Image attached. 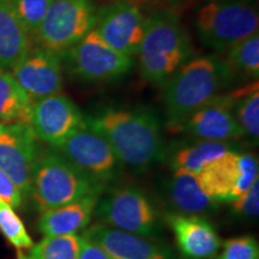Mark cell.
I'll use <instances>...</instances> for the list:
<instances>
[{
	"mask_svg": "<svg viewBox=\"0 0 259 259\" xmlns=\"http://www.w3.org/2000/svg\"><path fill=\"white\" fill-rule=\"evenodd\" d=\"M79 245L80 236L77 234L45 236L29 248L25 259H77Z\"/></svg>",
	"mask_w": 259,
	"mask_h": 259,
	"instance_id": "25",
	"label": "cell"
},
{
	"mask_svg": "<svg viewBox=\"0 0 259 259\" xmlns=\"http://www.w3.org/2000/svg\"><path fill=\"white\" fill-rule=\"evenodd\" d=\"M96 14L92 0H52L34 35L40 47L64 53L93 30Z\"/></svg>",
	"mask_w": 259,
	"mask_h": 259,
	"instance_id": "7",
	"label": "cell"
},
{
	"mask_svg": "<svg viewBox=\"0 0 259 259\" xmlns=\"http://www.w3.org/2000/svg\"><path fill=\"white\" fill-rule=\"evenodd\" d=\"M161 197L170 211L180 215L206 216L215 212L219 204L200 189L196 176L187 171H173L162 183Z\"/></svg>",
	"mask_w": 259,
	"mask_h": 259,
	"instance_id": "18",
	"label": "cell"
},
{
	"mask_svg": "<svg viewBox=\"0 0 259 259\" xmlns=\"http://www.w3.org/2000/svg\"><path fill=\"white\" fill-rule=\"evenodd\" d=\"M101 194H90L58 208L41 212L37 228L45 236L74 235L90 225Z\"/></svg>",
	"mask_w": 259,
	"mask_h": 259,
	"instance_id": "19",
	"label": "cell"
},
{
	"mask_svg": "<svg viewBox=\"0 0 259 259\" xmlns=\"http://www.w3.org/2000/svg\"><path fill=\"white\" fill-rule=\"evenodd\" d=\"M233 113L244 137L254 145L259 141V88L258 80L232 93Z\"/></svg>",
	"mask_w": 259,
	"mask_h": 259,
	"instance_id": "23",
	"label": "cell"
},
{
	"mask_svg": "<svg viewBox=\"0 0 259 259\" xmlns=\"http://www.w3.org/2000/svg\"><path fill=\"white\" fill-rule=\"evenodd\" d=\"M87 127L108 142L121 166L143 173L166 158L162 125L148 107H106L84 118Z\"/></svg>",
	"mask_w": 259,
	"mask_h": 259,
	"instance_id": "1",
	"label": "cell"
},
{
	"mask_svg": "<svg viewBox=\"0 0 259 259\" xmlns=\"http://www.w3.org/2000/svg\"><path fill=\"white\" fill-rule=\"evenodd\" d=\"M80 236L99 244L113 259H176L169 246L156 238L124 232L100 222L89 225Z\"/></svg>",
	"mask_w": 259,
	"mask_h": 259,
	"instance_id": "14",
	"label": "cell"
},
{
	"mask_svg": "<svg viewBox=\"0 0 259 259\" xmlns=\"http://www.w3.org/2000/svg\"><path fill=\"white\" fill-rule=\"evenodd\" d=\"M56 150L84 176L106 189L118 178L122 167L108 142L85 125Z\"/></svg>",
	"mask_w": 259,
	"mask_h": 259,
	"instance_id": "9",
	"label": "cell"
},
{
	"mask_svg": "<svg viewBox=\"0 0 259 259\" xmlns=\"http://www.w3.org/2000/svg\"><path fill=\"white\" fill-rule=\"evenodd\" d=\"M94 215L100 223L135 234L156 238L161 231L154 203L143 190L134 185L116 186L103 192Z\"/></svg>",
	"mask_w": 259,
	"mask_h": 259,
	"instance_id": "6",
	"label": "cell"
},
{
	"mask_svg": "<svg viewBox=\"0 0 259 259\" xmlns=\"http://www.w3.org/2000/svg\"><path fill=\"white\" fill-rule=\"evenodd\" d=\"M0 233L15 248L29 250L34 241L12 206L0 200Z\"/></svg>",
	"mask_w": 259,
	"mask_h": 259,
	"instance_id": "26",
	"label": "cell"
},
{
	"mask_svg": "<svg viewBox=\"0 0 259 259\" xmlns=\"http://www.w3.org/2000/svg\"><path fill=\"white\" fill-rule=\"evenodd\" d=\"M232 211L238 218L254 220L259 215V179L231 203Z\"/></svg>",
	"mask_w": 259,
	"mask_h": 259,
	"instance_id": "29",
	"label": "cell"
},
{
	"mask_svg": "<svg viewBox=\"0 0 259 259\" xmlns=\"http://www.w3.org/2000/svg\"><path fill=\"white\" fill-rule=\"evenodd\" d=\"M11 73L32 101L60 93L63 87L59 54L42 47L30 48Z\"/></svg>",
	"mask_w": 259,
	"mask_h": 259,
	"instance_id": "16",
	"label": "cell"
},
{
	"mask_svg": "<svg viewBox=\"0 0 259 259\" xmlns=\"http://www.w3.org/2000/svg\"><path fill=\"white\" fill-rule=\"evenodd\" d=\"M30 50L29 35L6 0H0V70L11 71Z\"/></svg>",
	"mask_w": 259,
	"mask_h": 259,
	"instance_id": "20",
	"label": "cell"
},
{
	"mask_svg": "<svg viewBox=\"0 0 259 259\" xmlns=\"http://www.w3.org/2000/svg\"><path fill=\"white\" fill-rule=\"evenodd\" d=\"M163 221L173 233L183 259H213L221 250L222 239L205 216L166 212Z\"/></svg>",
	"mask_w": 259,
	"mask_h": 259,
	"instance_id": "17",
	"label": "cell"
},
{
	"mask_svg": "<svg viewBox=\"0 0 259 259\" xmlns=\"http://www.w3.org/2000/svg\"><path fill=\"white\" fill-rule=\"evenodd\" d=\"M194 176L210 199L218 204L232 203L259 179L258 160L253 155L232 149Z\"/></svg>",
	"mask_w": 259,
	"mask_h": 259,
	"instance_id": "8",
	"label": "cell"
},
{
	"mask_svg": "<svg viewBox=\"0 0 259 259\" xmlns=\"http://www.w3.org/2000/svg\"><path fill=\"white\" fill-rule=\"evenodd\" d=\"M64 57L71 73L88 82L119 79L134 66L132 58L109 47L94 29L64 52Z\"/></svg>",
	"mask_w": 259,
	"mask_h": 259,
	"instance_id": "10",
	"label": "cell"
},
{
	"mask_svg": "<svg viewBox=\"0 0 259 259\" xmlns=\"http://www.w3.org/2000/svg\"><path fill=\"white\" fill-rule=\"evenodd\" d=\"M229 65L233 73L245 78L257 80L259 77V34L250 35L227 51Z\"/></svg>",
	"mask_w": 259,
	"mask_h": 259,
	"instance_id": "24",
	"label": "cell"
},
{
	"mask_svg": "<svg viewBox=\"0 0 259 259\" xmlns=\"http://www.w3.org/2000/svg\"><path fill=\"white\" fill-rule=\"evenodd\" d=\"M77 259H113L103 248L96 242L80 236L79 252Z\"/></svg>",
	"mask_w": 259,
	"mask_h": 259,
	"instance_id": "31",
	"label": "cell"
},
{
	"mask_svg": "<svg viewBox=\"0 0 259 259\" xmlns=\"http://www.w3.org/2000/svg\"><path fill=\"white\" fill-rule=\"evenodd\" d=\"M34 101L10 71L0 70V124H30Z\"/></svg>",
	"mask_w": 259,
	"mask_h": 259,
	"instance_id": "22",
	"label": "cell"
},
{
	"mask_svg": "<svg viewBox=\"0 0 259 259\" xmlns=\"http://www.w3.org/2000/svg\"><path fill=\"white\" fill-rule=\"evenodd\" d=\"M0 200L12 208H18L23 202V196L8 174L0 169Z\"/></svg>",
	"mask_w": 259,
	"mask_h": 259,
	"instance_id": "30",
	"label": "cell"
},
{
	"mask_svg": "<svg viewBox=\"0 0 259 259\" xmlns=\"http://www.w3.org/2000/svg\"><path fill=\"white\" fill-rule=\"evenodd\" d=\"M229 150H232L229 143L194 139L191 143L176 145L169 154H166V157H169V167L173 171L196 174Z\"/></svg>",
	"mask_w": 259,
	"mask_h": 259,
	"instance_id": "21",
	"label": "cell"
},
{
	"mask_svg": "<svg viewBox=\"0 0 259 259\" xmlns=\"http://www.w3.org/2000/svg\"><path fill=\"white\" fill-rule=\"evenodd\" d=\"M36 136L27 124H0V169L11 178L23 198L30 196L38 155Z\"/></svg>",
	"mask_w": 259,
	"mask_h": 259,
	"instance_id": "12",
	"label": "cell"
},
{
	"mask_svg": "<svg viewBox=\"0 0 259 259\" xmlns=\"http://www.w3.org/2000/svg\"><path fill=\"white\" fill-rule=\"evenodd\" d=\"M17 259H25V254L23 252L17 250Z\"/></svg>",
	"mask_w": 259,
	"mask_h": 259,
	"instance_id": "32",
	"label": "cell"
},
{
	"mask_svg": "<svg viewBox=\"0 0 259 259\" xmlns=\"http://www.w3.org/2000/svg\"><path fill=\"white\" fill-rule=\"evenodd\" d=\"M29 125L37 139L57 149L85 124L76 103L58 93L34 101Z\"/></svg>",
	"mask_w": 259,
	"mask_h": 259,
	"instance_id": "13",
	"label": "cell"
},
{
	"mask_svg": "<svg viewBox=\"0 0 259 259\" xmlns=\"http://www.w3.org/2000/svg\"><path fill=\"white\" fill-rule=\"evenodd\" d=\"M213 259H259V245L252 235H241L222 241L221 250Z\"/></svg>",
	"mask_w": 259,
	"mask_h": 259,
	"instance_id": "28",
	"label": "cell"
},
{
	"mask_svg": "<svg viewBox=\"0 0 259 259\" xmlns=\"http://www.w3.org/2000/svg\"><path fill=\"white\" fill-rule=\"evenodd\" d=\"M194 27L204 46L225 53L258 32L257 5L252 0H211L197 12Z\"/></svg>",
	"mask_w": 259,
	"mask_h": 259,
	"instance_id": "5",
	"label": "cell"
},
{
	"mask_svg": "<svg viewBox=\"0 0 259 259\" xmlns=\"http://www.w3.org/2000/svg\"><path fill=\"white\" fill-rule=\"evenodd\" d=\"M234 73L227 61L216 57L189 59L164 84L163 103L167 128L179 132L197 109L222 94Z\"/></svg>",
	"mask_w": 259,
	"mask_h": 259,
	"instance_id": "2",
	"label": "cell"
},
{
	"mask_svg": "<svg viewBox=\"0 0 259 259\" xmlns=\"http://www.w3.org/2000/svg\"><path fill=\"white\" fill-rule=\"evenodd\" d=\"M179 132H185L194 139L222 143L245 138L233 113L232 93L220 94L197 109L184 122Z\"/></svg>",
	"mask_w": 259,
	"mask_h": 259,
	"instance_id": "15",
	"label": "cell"
},
{
	"mask_svg": "<svg viewBox=\"0 0 259 259\" xmlns=\"http://www.w3.org/2000/svg\"><path fill=\"white\" fill-rule=\"evenodd\" d=\"M147 19L138 6L118 2L97 11L94 30L118 53L134 58L143 41Z\"/></svg>",
	"mask_w": 259,
	"mask_h": 259,
	"instance_id": "11",
	"label": "cell"
},
{
	"mask_svg": "<svg viewBox=\"0 0 259 259\" xmlns=\"http://www.w3.org/2000/svg\"><path fill=\"white\" fill-rule=\"evenodd\" d=\"M28 35H34L44 21L52 0H6Z\"/></svg>",
	"mask_w": 259,
	"mask_h": 259,
	"instance_id": "27",
	"label": "cell"
},
{
	"mask_svg": "<svg viewBox=\"0 0 259 259\" xmlns=\"http://www.w3.org/2000/svg\"><path fill=\"white\" fill-rule=\"evenodd\" d=\"M189 35L173 12H160L147 19L141 48L139 69L148 82L164 85L190 59Z\"/></svg>",
	"mask_w": 259,
	"mask_h": 259,
	"instance_id": "3",
	"label": "cell"
},
{
	"mask_svg": "<svg viewBox=\"0 0 259 259\" xmlns=\"http://www.w3.org/2000/svg\"><path fill=\"white\" fill-rule=\"evenodd\" d=\"M105 190L106 187L84 176L57 150L38 151L30 196L41 212L90 194H102Z\"/></svg>",
	"mask_w": 259,
	"mask_h": 259,
	"instance_id": "4",
	"label": "cell"
}]
</instances>
